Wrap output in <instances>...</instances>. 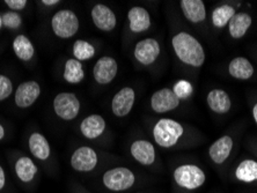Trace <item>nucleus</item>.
<instances>
[{"label": "nucleus", "mask_w": 257, "mask_h": 193, "mask_svg": "<svg viewBox=\"0 0 257 193\" xmlns=\"http://www.w3.org/2000/svg\"><path fill=\"white\" fill-rule=\"evenodd\" d=\"M174 51L181 62L192 67H202L205 63V51L199 41L190 34L181 32L172 40Z\"/></svg>", "instance_id": "f257e3e1"}, {"label": "nucleus", "mask_w": 257, "mask_h": 193, "mask_svg": "<svg viewBox=\"0 0 257 193\" xmlns=\"http://www.w3.org/2000/svg\"><path fill=\"white\" fill-rule=\"evenodd\" d=\"M184 133L182 124L171 118L158 120L153 127V138L162 148H171L175 146Z\"/></svg>", "instance_id": "f03ea898"}, {"label": "nucleus", "mask_w": 257, "mask_h": 193, "mask_svg": "<svg viewBox=\"0 0 257 193\" xmlns=\"http://www.w3.org/2000/svg\"><path fill=\"white\" fill-rule=\"evenodd\" d=\"M54 34L59 39H71L79 30V19L70 10L58 11L51 20Z\"/></svg>", "instance_id": "7ed1b4c3"}, {"label": "nucleus", "mask_w": 257, "mask_h": 193, "mask_svg": "<svg viewBox=\"0 0 257 193\" xmlns=\"http://www.w3.org/2000/svg\"><path fill=\"white\" fill-rule=\"evenodd\" d=\"M102 181L108 190L119 192L134 186L136 177L130 169L124 168V166H117V168L107 170L103 173Z\"/></svg>", "instance_id": "20e7f679"}, {"label": "nucleus", "mask_w": 257, "mask_h": 193, "mask_svg": "<svg viewBox=\"0 0 257 193\" xmlns=\"http://www.w3.org/2000/svg\"><path fill=\"white\" fill-rule=\"evenodd\" d=\"M174 179L181 187L187 188V190H195L205 183L206 176L199 166L195 164H183L175 169Z\"/></svg>", "instance_id": "39448f33"}, {"label": "nucleus", "mask_w": 257, "mask_h": 193, "mask_svg": "<svg viewBox=\"0 0 257 193\" xmlns=\"http://www.w3.org/2000/svg\"><path fill=\"white\" fill-rule=\"evenodd\" d=\"M54 110L60 119L73 120L80 111V102L73 93H60L54 100Z\"/></svg>", "instance_id": "423d86ee"}, {"label": "nucleus", "mask_w": 257, "mask_h": 193, "mask_svg": "<svg viewBox=\"0 0 257 193\" xmlns=\"http://www.w3.org/2000/svg\"><path fill=\"white\" fill-rule=\"evenodd\" d=\"M71 165L78 172H89L97 165V154L90 147L82 146L73 152L71 156Z\"/></svg>", "instance_id": "0eeeda50"}, {"label": "nucleus", "mask_w": 257, "mask_h": 193, "mask_svg": "<svg viewBox=\"0 0 257 193\" xmlns=\"http://www.w3.org/2000/svg\"><path fill=\"white\" fill-rule=\"evenodd\" d=\"M180 105L179 97L171 88H164L156 92L151 97V107L157 113H165L175 110Z\"/></svg>", "instance_id": "6e6552de"}, {"label": "nucleus", "mask_w": 257, "mask_h": 193, "mask_svg": "<svg viewBox=\"0 0 257 193\" xmlns=\"http://www.w3.org/2000/svg\"><path fill=\"white\" fill-rule=\"evenodd\" d=\"M159 55H160V44L154 39L142 40L135 47V58L142 65H152L158 59Z\"/></svg>", "instance_id": "1a4fd4ad"}, {"label": "nucleus", "mask_w": 257, "mask_h": 193, "mask_svg": "<svg viewBox=\"0 0 257 193\" xmlns=\"http://www.w3.org/2000/svg\"><path fill=\"white\" fill-rule=\"evenodd\" d=\"M41 94V87L36 81L22 82L15 92L14 102L19 108L26 109L32 107Z\"/></svg>", "instance_id": "9d476101"}, {"label": "nucleus", "mask_w": 257, "mask_h": 193, "mask_svg": "<svg viewBox=\"0 0 257 193\" xmlns=\"http://www.w3.org/2000/svg\"><path fill=\"white\" fill-rule=\"evenodd\" d=\"M117 71H118V65L116 59L107 56L102 57L94 66V79L100 85H108L116 78Z\"/></svg>", "instance_id": "9b49d317"}, {"label": "nucleus", "mask_w": 257, "mask_h": 193, "mask_svg": "<svg viewBox=\"0 0 257 193\" xmlns=\"http://www.w3.org/2000/svg\"><path fill=\"white\" fill-rule=\"evenodd\" d=\"M136 100V93L131 87H124L116 93L111 101V110L117 117H125L131 112Z\"/></svg>", "instance_id": "f8f14e48"}, {"label": "nucleus", "mask_w": 257, "mask_h": 193, "mask_svg": "<svg viewBox=\"0 0 257 193\" xmlns=\"http://www.w3.org/2000/svg\"><path fill=\"white\" fill-rule=\"evenodd\" d=\"M92 20L96 28H99L102 32H111L117 25L115 13L103 4H97L93 7Z\"/></svg>", "instance_id": "ddd939ff"}, {"label": "nucleus", "mask_w": 257, "mask_h": 193, "mask_svg": "<svg viewBox=\"0 0 257 193\" xmlns=\"http://www.w3.org/2000/svg\"><path fill=\"white\" fill-rule=\"evenodd\" d=\"M131 155L143 165H151L156 161V149L147 140H137L131 145Z\"/></svg>", "instance_id": "4468645a"}, {"label": "nucleus", "mask_w": 257, "mask_h": 193, "mask_svg": "<svg viewBox=\"0 0 257 193\" xmlns=\"http://www.w3.org/2000/svg\"><path fill=\"white\" fill-rule=\"evenodd\" d=\"M233 149V139L229 135H222L212 143L209 148V155L214 163L221 164L227 160Z\"/></svg>", "instance_id": "2eb2a0df"}, {"label": "nucleus", "mask_w": 257, "mask_h": 193, "mask_svg": "<svg viewBox=\"0 0 257 193\" xmlns=\"http://www.w3.org/2000/svg\"><path fill=\"white\" fill-rule=\"evenodd\" d=\"M206 102L209 108L215 113L219 115H225L230 110L232 107V101L225 90L222 89H212L207 94Z\"/></svg>", "instance_id": "dca6fc26"}, {"label": "nucleus", "mask_w": 257, "mask_h": 193, "mask_svg": "<svg viewBox=\"0 0 257 193\" xmlns=\"http://www.w3.org/2000/svg\"><path fill=\"white\" fill-rule=\"evenodd\" d=\"M180 6L184 17L192 24H200L206 19V9L202 0H182Z\"/></svg>", "instance_id": "f3484780"}, {"label": "nucleus", "mask_w": 257, "mask_h": 193, "mask_svg": "<svg viewBox=\"0 0 257 193\" xmlns=\"http://www.w3.org/2000/svg\"><path fill=\"white\" fill-rule=\"evenodd\" d=\"M105 130V120L100 115H90L82 120L80 131L85 138L94 140L99 138Z\"/></svg>", "instance_id": "a211bd4d"}, {"label": "nucleus", "mask_w": 257, "mask_h": 193, "mask_svg": "<svg viewBox=\"0 0 257 193\" xmlns=\"http://www.w3.org/2000/svg\"><path fill=\"white\" fill-rule=\"evenodd\" d=\"M127 19L130 22V30L134 33L146 32L151 27L150 13L143 7H132L127 13Z\"/></svg>", "instance_id": "6ab92c4d"}, {"label": "nucleus", "mask_w": 257, "mask_h": 193, "mask_svg": "<svg viewBox=\"0 0 257 193\" xmlns=\"http://www.w3.org/2000/svg\"><path fill=\"white\" fill-rule=\"evenodd\" d=\"M228 72L230 77L237 80H248L254 74V66L244 57H236L228 65Z\"/></svg>", "instance_id": "aec40b11"}, {"label": "nucleus", "mask_w": 257, "mask_h": 193, "mask_svg": "<svg viewBox=\"0 0 257 193\" xmlns=\"http://www.w3.org/2000/svg\"><path fill=\"white\" fill-rule=\"evenodd\" d=\"M251 22V17L248 13H235L228 24L229 35L235 40L242 39L250 28Z\"/></svg>", "instance_id": "412c9836"}, {"label": "nucleus", "mask_w": 257, "mask_h": 193, "mask_svg": "<svg viewBox=\"0 0 257 193\" xmlns=\"http://www.w3.org/2000/svg\"><path fill=\"white\" fill-rule=\"evenodd\" d=\"M29 149L36 158H39L41 161L48 160L50 156L51 150L50 145H49L48 140L45 139L44 135L41 133H33L29 137Z\"/></svg>", "instance_id": "4be33fe9"}, {"label": "nucleus", "mask_w": 257, "mask_h": 193, "mask_svg": "<svg viewBox=\"0 0 257 193\" xmlns=\"http://www.w3.org/2000/svg\"><path fill=\"white\" fill-rule=\"evenodd\" d=\"M15 173L18 178L24 183H29L37 173V166L28 156H21L15 162Z\"/></svg>", "instance_id": "5701e85b"}, {"label": "nucleus", "mask_w": 257, "mask_h": 193, "mask_svg": "<svg viewBox=\"0 0 257 193\" xmlns=\"http://www.w3.org/2000/svg\"><path fill=\"white\" fill-rule=\"evenodd\" d=\"M13 51L22 62H28L35 55V49L32 41L25 35H18L15 37L13 41Z\"/></svg>", "instance_id": "b1692460"}, {"label": "nucleus", "mask_w": 257, "mask_h": 193, "mask_svg": "<svg viewBox=\"0 0 257 193\" xmlns=\"http://www.w3.org/2000/svg\"><path fill=\"white\" fill-rule=\"evenodd\" d=\"M85 71L81 62L77 59H69L65 63L64 79L69 83H79L84 80Z\"/></svg>", "instance_id": "393cba45"}, {"label": "nucleus", "mask_w": 257, "mask_h": 193, "mask_svg": "<svg viewBox=\"0 0 257 193\" xmlns=\"http://www.w3.org/2000/svg\"><path fill=\"white\" fill-rule=\"evenodd\" d=\"M236 178L244 181V183H251L257 180V162L254 160H244L237 165L235 170Z\"/></svg>", "instance_id": "a878e982"}, {"label": "nucleus", "mask_w": 257, "mask_h": 193, "mask_svg": "<svg viewBox=\"0 0 257 193\" xmlns=\"http://www.w3.org/2000/svg\"><path fill=\"white\" fill-rule=\"evenodd\" d=\"M235 15V10L230 5H221L214 9L212 12V24L217 28H224L229 24L232 18Z\"/></svg>", "instance_id": "bb28decb"}, {"label": "nucleus", "mask_w": 257, "mask_h": 193, "mask_svg": "<svg viewBox=\"0 0 257 193\" xmlns=\"http://www.w3.org/2000/svg\"><path fill=\"white\" fill-rule=\"evenodd\" d=\"M73 55L75 59L81 62V60H88L93 58L95 55V48L93 47L89 42L78 40L75 41L73 45Z\"/></svg>", "instance_id": "cd10ccee"}, {"label": "nucleus", "mask_w": 257, "mask_h": 193, "mask_svg": "<svg viewBox=\"0 0 257 193\" xmlns=\"http://www.w3.org/2000/svg\"><path fill=\"white\" fill-rule=\"evenodd\" d=\"M173 92L175 93V95L177 97H179V100H181V98L190 97L192 95V93H194V88H192L191 83L189 81L180 80L174 85Z\"/></svg>", "instance_id": "c85d7f7f"}, {"label": "nucleus", "mask_w": 257, "mask_h": 193, "mask_svg": "<svg viewBox=\"0 0 257 193\" xmlns=\"http://www.w3.org/2000/svg\"><path fill=\"white\" fill-rule=\"evenodd\" d=\"M3 18V26L9 29H18L21 27L22 19L20 14L17 12H6L2 15Z\"/></svg>", "instance_id": "c756f323"}, {"label": "nucleus", "mask_w": 257, "mask_h": 193, "mask_svg": "<svg viewBox=\"0 0 257 193\" xmlns=\"http://www.w3.org/2000/svg\"><path fill=\"white\" fill-rule=\"evenodd\" d=\"M13 93V83L6 75L0 74V101L9 98Z\"/></svg>", "instance_id": "7c9ffc66"}, {"label": "nucleus", "mask_w": 257, "mask_h": 193, "mask_svg": "<svg viewBox=\"0 0 257 193\" xmlns=\"http://www.w3.org/2000/svg\"><path fill=\"white\" fill-rule=\"evenodd\" d=\"M5 4L15 12V11L24 10L27 6V0H5Z\"/></svg>", "instance_id": "2f4dec72"}, {"label": "nucleus", "mask_w": 257, "mask_h": 193, "mask_svg": "<svg viewBox=\"0 0 257 193\" xmlns=\"http://www.w3.org/2000/svg\"><path fill=\"white\" fill-rule=\"evenodd\" d=\"M6 184V175H5V170L3 169V166L0 165V191L3 190L4 186Z\"/></svg>", "instance_id": "473e14b6"}, {"label": "nucleus", "mask_w": 257, "mask_h": 193, "mask_svg": "<svg viewBox=\"0 0 257 193\" xmlns=\"http://www.w3.org/2000/svg\"><path fill=\"white\" fill-rule=\"evenodd\" d=\"M42 4H44L45 6H55L59 4V0H43Z\"/></svg>", "instance_id": "72a5a7b5"}, {"label": "nucleus", "mask_w": 257, "mask_h": 193, "mask_svg": "<svg viewBox=\"0 0 257 193\" xmlns=\"http://www.w3.org/2000/svg\"><path fill=\"white\" fill-rule=\"evenodd\" d=\"M4 137H5V128L0 124V140H3Z\"/></svg>", "instance_id": "f704fd0d"}, {"label": "nucleus", "mask_w": 257, "mask_h": 193, "mask_svg": "<svg viewBox=\"0 0 257 193\" xmlns=\"http://www.w3.org/2000/svg\"><path fill=\"white\" fill-rule=\"evenodd\" d=\"M252 116H254V119H255V122L257 124V103L255 104L254 109H252Z\"/></svg>", "instance_id": "c9c22d12"}, {"label": "nucleus", "mask_w": 257, "mask_h": 193, "mask_svg": "<svg viewBox=\"0 0 257 193\" xmlns=\"http://www.w3.org/2000/svg\"><path fill=\"white\" fill-rule=\"evenodd\" d=\"M3 28V18H2V15H0V29Z\"/></svg>", "instance_id": "e433bc0d"}, {"label": "nucleus", "mask_w": 257, "mask_h": 193, "mask_svg": "<svg viewBox=\"0 0 257 193\" xmlns=\"http://www.w3.org/2000/svg\"><path fill=\"white\" fill-rule=\"evenodd\" d=\"M139 193H142V192H139Z\"/></svg>", "instance_id": "4c0bfd02"}]
</instances>
